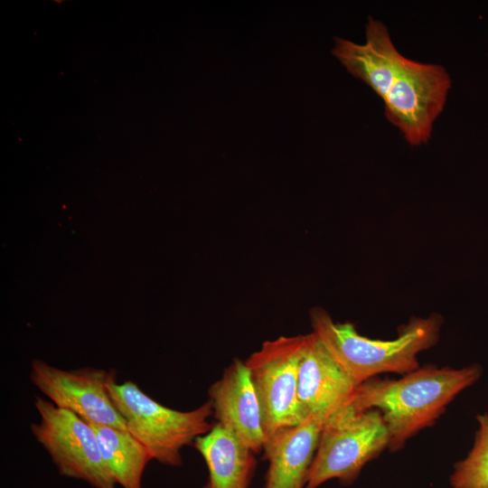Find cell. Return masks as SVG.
Segmentation results:
<instances>
[{"label": "cell", "instance_id": "15", "mask_svg": "<svg viewBox=\"0 0 488 488\" xmlns=\"http://www.w3.org/2000/svg\"><path fill=\"white\" fill-rule=\"evenodd\" d=\"M477 421L473 447L451 474L453 488H488V414L479 415Z\"/></svg>", "mask_w": 488, "mask_h": 488}, {"label": "cell", "instance_id": "9", "mask_svg": "<svg viewBox=\"0 0 488 488\" xmlns=\"http://www.w3.org/2000/svg\"><path fill=\"white\" fill-rule=\"evenodd\" d=\"M216 424L234 435L255 454L265 436L258 398L245 361L235 359L208 390Z\"/></svg>", "mask_w": 488, "mask_h": 488}, {"label": "cell", "instance_id": "6", "mask_svg": "<svg viewBox=\"0 0 488 488\" xmlns=\"http://www.w3.org/2000/svg\"><path fill=\"white\" fill-rule=\"evenodd\" d=\"M34 407L41 418L31 424L32 434L50 455L59 473L94 488H116L92 426L39 396L34 399Z\"/></svg>", "mask_w": 488, "mask_h": 488}, {"label": "cell", "instance_id": "10", "mask_svg": "<svg viewBox=\"0 0 488 488\" xmlns=\"http://www.w3.org/2000/svg\"><path fill=\"white\" fill-rule=\"evenodd\" d=\"M357 386L312 332L305 334L297 395L305 412L325 420L349 402Z\"/></svg>", "mask_w": 488, "mask_h": 488}, {"label": "cell", "instance_id": "1", "mask_svg": "<svg viewBox=\"0 0 488 488\" xmlns=\"http://www.w3.org/2000/svg\"><path fill=\"white\" fill-rule=\"evenodd\" d=\"M481 368L424 367L397 380H367L358 386L349 404L358 409L380 411L389 434V446L400 447L420 429L431 425L447 404L480 378Z\"/></svg>", "mask_w": 488, "mask_h": 488}, {"label": "cell", "instance_id": "12", "mask_svg": "<svg viewBox=\"0 0 488 488\" xmlns=\"http://www.w3.org/2000/svg\"><path fill=\"white\" fill-rule=\"evenodd\" d=\"M325 421L309 414L297 426L279 431L265 443L268 467L263 488H305Z\"/></svg>", "mask_w": 488, "mask_h": 488}, {"label": "cell", "instance_id": "5", "mask_svg": "<svg viewBox=\"0 0 488 488\" xmlns=\"http://www.w3.org/2000/svg\"><path fill=\"white\" fill-rule=\"evenodd\" d=\"M305 341V334L266 341L245 361L259 401L265 443L307 417L297 395Z\"/></svg>", "mask_w": 488, "mask_h": 488}, {"label": "cell", "instance_id": "2", "mask_svg": "<svg viewBox=\"0 0 488 488\" xmlns=\"http://www.w3.org/2000/svg\"><path fill=\"white\" fill-rule=\"evenodd\" d=\"M313 333L322 341L358 387L381 372L408 373L418 369V352L439 337L442 318H413L397 339L372 340L359 334L352 324L335 323L321 307L310 312Z\"/></svg>", "mask_w": 488, "mask_h": 488}, {"label": "cell", "instance_id": "13", "mask_svg": "<svg viewBox=\"0 0 488 488\" xmlns=\"http://www.w3.org/2000/svg\"><path fill=\"white\" fill-rule=\"evenodd\" d=\"M208 470L203 488H249L255 468V453L230 431L214 424L193 443Z\"/></svg>", "mask_w": 488, "mask_h": 488}, {"label": "cell", "instance_id": "7", "mask_svg": "<svg viewBox=\"0 0 488 488\" xmlns=\"http://www.w3.org/2000/svg\"><path fill=\"white\" fill-rule=\"evenodd\" d=\"M450 88L451 79L443 66L406 58L383 99L385 116L410 145L425 144Z\"/></svg>", "mask_w": 488, "mask_h": 488}, {"label": "cell", "instance_id": "4", "mask_svg": "<svg viewBox=\"0 0 488 488\" xmlns=\"http://www.w3.org/2000/svg\"><path fill=\"white\" fill-rule=\"evenodd\" d=\"M389 444V430L379 410L345 404L324 424L305 488H318L331 479L352 483Z\"/></svg>", "mask_w": 488, "mask_h": 488}, {"label": "cell", "instance_id": "8", "mask_svg": "<svg viewBox=\"0 0 488 488\" xmlns=\"http://www.w3.org/2000/svg\"><path fill=\"white\" fill-rule=\"evenodd\" d=\"M116 377L113 371L95 368L65 371L34 360L32 383L55 406L69 410L84 420L127 430V424L114 405L107 389Z\"/></svg>", "mask_w": 488, "mask_h": 488}, {"label": "cell", "instance_id": "14", "mask_svg": "<svg viewBox=\"0 0 488 488\" xmlns=\"http://www.w3.org/2000/svg\"><path fill=\"white\" fill-rule=\"evenodd\" d=\"M89 424L95 431L103 460L116 483L122 488H143V474L152 460L145 446L127 430Z\"/></svg>", "mask_w": 488, "mask_h": 488}, {"label": "cell", "instance_id": "3", "mask_svg": "<svg viewBox=\"0 0 488 488\" xmlns=\"http://www.w3.org/2000/svg\"><path fill=\"white\" fill-rule=\"evenodd\" d=\"M107 389L127 431L145 446L152 460L162 465L180 466L182 449L212 427L209 400L194 409L181 411L154 400L131 380L117 384L114 377Z\"/></svg>", "mask_w": 488, "mask_h": 488}, {"label": "cell", "instance_id": "16", "mask_svg": "<svg viewBox=\"0 0 488 488\" xmlns=\"http://www.w3.org/2000/svg\"><path fill=\"white\" fill-rule=\"evenodd\" d=\"M487 55H488V50H487Z\"/></svg>", "mask_w": 488, "mask_h": 488}, {"label": "cell", "instance_id": "11", "mask_svg": "<svg viewBox=\"0 0 488 488\" xmlns=\"http://www.w3.org/2000/svg\"><path fill=\"white\" fill-rule=\"evenodd\" d=\"M365 37L363 44L335 37L332 54L383 100L406 57L394 45L386 25L371 16L365 26Z\"/></svg>", "mask_w": 488, "mask_h": 488}]
</instances>
